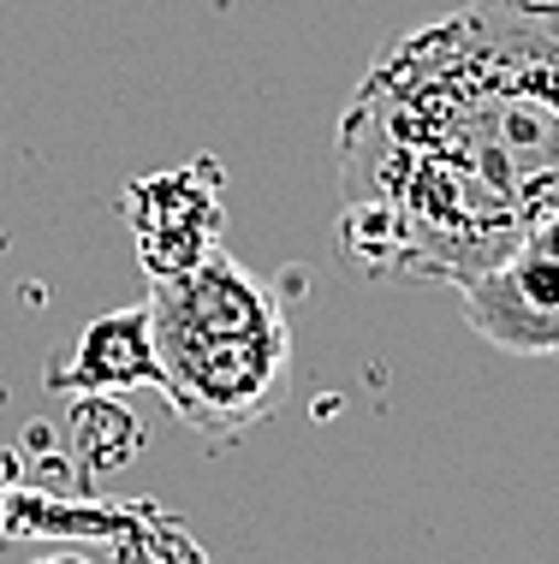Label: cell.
Listing matches in <instances>:
<instances>
[{"instance_id": "3957f363", "label": "cell", "mask_w": 559, "mask_h": 564, "mask_svg": "<svg viewBox=\"0 0 559 564\" xmlns=\"http://www.w3.org/2000/svg\"><path fill=\"white\" fill-rule=\"evenodd\" d=\"M126 226L138 243V262L149 280L185 273L203 256L221 250L226 226V173L215 155H196L168 173H149L126 185Z\"/></svg>"}, {"instance_id": "5b68a950", "label": "cell", "mask_w": 559, "mask_h": 564, "mask_svg": "<svg viewBox=\"0 0 559 564\" xmlns=\"http://www.w3.org/2000/svg\"><path fill=\"white\" fill-rule=\"evenodd\" d=\"M54 392H131L155 387V333H149V303L143 310H114L78 333L66 362H49Z\"/></svg>"}, {"instance_id": "8992f818", "label": "cell", "mask_w": 559, "mask_h": 564, "mask_svg": "<svg viewBox=\"0 0 559 564\" xmlns=\"http://www.w3.org/2000/svg\"><path fill=\"white\" fill-rule=\"evenodd\" d=\"M72 440H78V452H84V469H119L126 457L143 452V429L114 404V392H78Z\"/></svg>"}, {"instance_id": "6da1fadb", "label": "cell", "mask_w": 559, "mask_h": 564, "mask_svg": "<svg viewBox=\"0 0 559 564\" xmlns=\"http://www.w3.org/2000/svg\"><path fill=\"white\" fill-rule=\"evenodd\" d=\"M340 143L399 149L530 226L559 203V0H471L393 42Z\"/></svg>"}, {"instance_id": "277c9868", "label": "cell", "mask_w": 559, "mask_h": 564, "mask_svg": "<svg viewBox=\"0 0 559 564\" xmlns=\"http://www.w3.org/2000/svg\"><path fill=\"white\" fill-rule=\"evenodd\" d=\"M459 292L476 339L512 357H559V256L541 250L530 232Z\"/></svg>"}, {"instance_id": "7a4b0ae2", "label": "cell", "mask_w": 559, "mask_h": 564, "mask_svg": "<svg viewBox=\"0 0 559 564\" xmlns=\"http://www.w3.org/2000/svg\"><path fill=\"white\" fill-rule=\"evenodd\" d=\"M149 333L155 392L185 429L233 440L280 404L292 369V322L275 285L226 250L185 273L149 280Z\"/></svg>"}]
</instances>
